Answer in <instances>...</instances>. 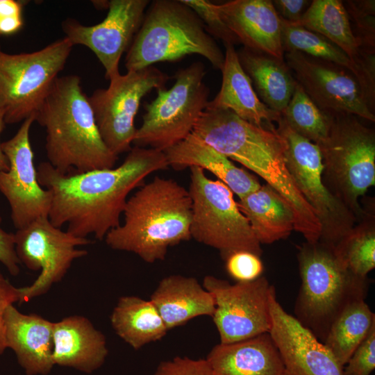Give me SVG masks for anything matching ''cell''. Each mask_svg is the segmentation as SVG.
Listing matches in <instances>:
<instances>
[{
  "mask_svg": "<svg viewBox=\"0 0 375 375\" xmlns=\"http://www.w3.org/2000/svg\"><path fill=\"white\" fill-rule=\"evenodd\" d=\"M181 1L195 12L213 38L221 40L224 46L240 44L235 35L220 18L215 3L206 0Z\"/></svg>",
  "mask_w": 375,
  "mask_h": 375,
  "instance_id": "34",
  "label": "cell"
},
{
  "mask_svg": "<svg viewBox=\"0 0 375 375\" xmlns=\"http://www.w3.org/2000/svg\"><path fill=\"white\" fill-rule=\"evenodd\" d=\"M375 324V315L365 300L349 304L331 324L323 342L344 366Z\"/></svg>",
  "mask_w": 375,
  "mask_h": 375,
  "instance_id": "30",
  "label": "cell"
},
{
  "mask_svg": "<svg viewBox=\"0 0 375 375\" xmlns=\"http://www.w3.org/2000/svg\"><path fill=\"white\" fill-rule=\"evenodd\" d=\"M170 77L150 66L111 78L109 86L88 97L100 135L115 155L128 152L137 128L134 120L141 100L152 90L165 88Z\"/></svg>",
  "mask_w": 375,
  "mask_h": 375,
  "instance_id": "11",
  "label": "cell"
},
{
  "mask_svg": "<svg viewBox=\"0 0 375 375\" xmlns=\"http://www.w3.org/2000/svg\"><path fill=\"white\" fill-rule=\"evenodd\" d=\"M32 116L24 122L17 133L1 144L9 169L0 171V192L7 199L14 226L22 228L40 217H49L52 196L39 183L30 130Z\"/></svg>",
  "mask_w": 375,
  "mask_h": 375,
  "instance_id": "15",
  "label": "cell"
},
{
  "mask_svg": "<svg viewBox=\"0 0 375 375\" xmlns=\"http://www.w3.org/2000/svg\"><path fill=\"white\" fill-rule=\"evenodd\" d=\"M14 235L20 263L31 270H40L31 285L19 288V303L47 293L53 284L62 279L74 260L88 254L87 251L77 247L91 243L88 238L76 237L55 226L49 217L38 218L17 229Z\"/></svg>",
  "mask_w": 375,
  "mask_h": 375,
  "instance_id": "12",
  "label": "cell"
},
{
  "mask_svg": "<svg viewBox=\"0 0 375 375\" xmlns=\"http://www.w3.org/2000/svg\"><path fill=\"white\" fill-rule=\"evenodd\" d=\"M190 169L191 238L217 249L224 260L238 251L260 256L261 244L240 210L233 192L219 180L206 176L201 168Z\"/></svg>",
  "mask_w": 375,
  "mask_h": 375,
  "instance_id": "8",
  "label": "cell"
},
{
  "mask_svg": "<svg viewBox=\"0 0 375 375\" xmlns=\"http://www.w3.org/2000/svg\"><path fill=\"white\" fill-rule=\"evenodd\" d=\"M205 76L204 65L195 62L176 72L171 88L158 90L145 106L134 146L164 151L191 134L208 102Z\"/></svg>",
  "mask_w": 375,
  "mask_h": 375,
  "instance_id": "7",
  "label": "cell"
},
{
  "mask_svg": "<svg viewBox=\"0 0 375 375\" xmlns=\"http://www.w3.org/2000/svg\"><path fill=\"white\" fill-rule=\"evenodd\" d=\"M163 151L134 146L121 165L111 169L64 174L49 162L39 164V183L52 196L49 215L56 227L67 225V231L101 240L118 226L129 194L144 184L151 174L167 169Z\"/></svg>",
  "mask_w": 375,
  "mask_h": 375,
  "instance_id": "1",
  "label": "cell"
},
{
  "mask_svg": "<svg viewBox=\"0 0 375 375\" xmlns=\"http://www.w3.org/2000/svg\"><path fill=\"white\" fill-rule=\"evenodd\" d=\"M237 53L260 100L269 109L281 114L297 84L285 60L244 47Z\"/></svg>",
  "mask_w": 375,
  "mask_h": 375,
  "instance_id": "26",
  "label": "cell"
},
{
  "mask_svg": "<svg viewBox=\"0 0 375 375\" xmlns=\"http://www.w3.org/2000/svg\"><path fill=\"white\" fill-rule=\"evenodd\" d=\"M202 285L215 299L212 317L219 343L236 342L269 332V299L273 285L265 276L231 284L208 275L203 278Z\"/></svg>",
  "mask_w": 375,
  "mask_h": 375,
  "instance_id": "13",
  "label": "cell"
},
{
  "mask_svg": "<svg viewBox=\"0 0 375 375\" xmlns=\"http://www.w3.org/2000/svg\"><path fill=\"white\" fill-rule=\"evenodd\" d=\"M19 302V288H16L0 272V356L6 347L5 313L7 308Z\"/></svg>",
  "mask_w": 375,
  "mask_h": 375,
  "instance_id": "39",
  "label": "cell"
},
{
  "mask_svg": "<svg viewBox=\"0 0 375 375\" xmlns=\"http://www.w3.org/2000/svg\"><path fill=\"white\" fill-rule=\"evenodd\" d=\"M6 344L26 375H47L55 366L53 322L35 314H24L13 305L5 313Z\"/></svg>",
  "mask_w": 375,
  "mask_h": 375,
  "instance_id": "19",
  "label": "cell"
},
{
  "mask_svg": "<svg viewBox=\"0 0 375 375\" xmlns=\"http://www.w3.org/2000/svg\"><path fill=\"white\" fill-rule=\"evenodd\" d=\"M1 223L0 217V262L11 275L17 276L21 263L15 251V235L4 231Z\"/></svg>",
  "mask_w": 375,
  "mask_h": 375,
  "instance_id": "40",
  "label": "cell"
},
{
  "mask_svg": "<svg viewBox=\"0 0 375 375\" xmlns=\"http://www.w3.org/2000/svg\"><path fill=\"white\" fill-rule=\"evenodd\" d=\"M301 286L294 317L324 342L338 315L351 303L365 300L371 280L349 270L335 246L318 240L298 248Z\"/></svg>",
  "mask_w": 375,
  "mask_h": 375,
  "instance_id": "4",
  "label": "cell"
},
{
  "mask_svg": "<svg viewBox=\"0 0 375 375\" xmlns=\"http://www.w3.org/2000/svg\"><path fill=\"white\" fill-rule=\"evenodd\" d=\"M215 8L243 47L284 59L281 19L272 1L233 0Z\"/></svg>",
  "mask_w": 375,
  "mask_h": 375,
  "instance_id": "18",
  "label": "cell"
},
{
  "mask_svg": "<svg viewBox=\"0 0 375 375\" xmlns=\"http://www.w3.org/2000/svg\"><path fill=\"white\" fill-rule=\"evenodd\" d=\"M55 365L90 374L101 367L108 356L105 335L86 317L71 315L53 322Z\"/></svg>",
  "mask_w": 375,
  "mask_h": 375,
  "instance_id": "21",
  "label": "cell"
},
{
  "mask_svg": "<svg viewBox=\"0 0 375 375\" xmlns=\"http://www.w3.org/2000/svg\"><path fill=\"white\" fill-rule=\"evenodd\" d=\"M110 322L116 334L135 350L161 340L168 331L153 303L135 296L119 299Z\"/></svg>",
  "mask_w": 375,
  "mask_h": 375,
  "instance_id": "28",
  "label": "cell"
},
{
  "mask_svg": "<svg viewBox=\"0 0 375 375\" xmlns=\"http://www.w3.org/2000/svg\"><path fill=\"white\" fill-rule=\"evenodd\" d=\"M280 19L284 53L299 51L348 69L358 81L370 107L374 110L375 92L369 88L361 69L351 61L344 51L322 35L281 17Z\"/></svg>",
  "mask_w": 375,
  "mask_h": 375,
  "instance_id": "29",
  "label": "cell"
},
{
  "mask_svg": "<svg viewBox=\"0 0 375 375\" xmlns=\"http://www.w3.org/2000/svg\"><path fill=\"white\" fill-rule=\"evenodd\" d=\"M281 117L294 132L317 145L326 139L331 124V115L321 110L298 83Z\"/></svg>",
  "mask_w": 375,
  "mask_h": 375,
  "instance_id": "32",
  "label": "cell"
},
{
  "mask_svg": "<svg viewBox=\"0 0 375 375\" xmlns=\"http://www.w3.org/2000/svg\"><path fill=\"white\" fill-rule=\"evenodd\" d=\"M6 124L3 114L0 111V138ZM1 144L2 142H1L0 139V171H8L9 169V164L6 156L2 150Z\"/></svg>",
  "mask_w": 375,
  "mask_h": 375,
  "instance_id": "42",
  "label": "cell"
},
{
  "mask_svg": "<svg viewBox=\"0 0 375 375\" xmlns=\"http://www.w3.org/2000/svg\"><path fill=\"white\" fill-rule=\"evenodd\" d=\"M153 375H212L206 359L176 356L162 361Z\"/></svg>",
  "mask_w": 375,
  "mask_h": 375,
  "instance_id": "37",
  "label": "cell"
},
{
  "mask_svg": "<svg viewBox=\"0 0 375 375\" xmlns=\"http://www.w3.org/2000/svg\"><path fill=\"white\" fill-rule=\"evenodd\" d=\"M149 300L168 331L197 317H212L215 310V299L210 292L194 277L178 274L161 279Z\"/></svg>",
  "mask_w": 375,
  "mask_h": 375,
  "instance_id": "25",
  "label": "cell"
},
{
  "mask_svg": "<svg viewBox=\"0 0 375 375\" xmlns=\"http://www.w3.org/2000/svg\"><path fill=\"white\" fill-rule=\"evenodd\" d=\"M269 335L285 375H344V367L323 342L280 304L273 286L269 299Z\"/></svg>",
  "mask_w": 375,
  "mask_h": 375,
  "instance_id": "17",
  "label": "cell"
},
{
  "mask_svg": "<svg viewBox=\"0 0 375 375\" xmlns=\"http://www.w3.org/2000/svg\"><path fill=\"white\" fill-rule=\"evenodd\" d=\"M148 0H110L106 17L99 24L87 26L74 19H67L62 28L72 45L90 49L105 69L108 80L119 74L122 56L127 51L140 29Z\"/></svg>",
  "mask_w": 375,
  "mask_h": 375,
  "instance_id": "16",
  "label": "cell"
},
{
  "mask_svg": "<svg viewBox=\"0 0 375 375\" xmlns=\"http://www.w3.org/2000/svg\"><path fill=\"white\" fill-rule=\"evenodd\" d=\"M237 203L260 244L285 239L294 230L290 207L267 184L240 198Z\"/></svg>",
  "mask_w": 375,
  "mask_h": 375,
  "instance_id": "27",
  "label": "cell"
},
{
  "mask_svg": "<svg viewBox=\"0 0 375 375\" xmlns=\"http://www.w3.org/2000/svg\"><path fill=\"white\" fill-rule=\"evenodd\" d=\"M225 49L221 88L215 98L208 101L206 108L230 110L258 126H276L274 124L281 114L272 110L260 100L251 79L241 66L234 46L226 45Z\"/></svg>",
  "mask_w": 375,
  "mask_h": 375,
  "instance_id": "23",
  "label": "cell"
},
{
  "mask_svg": "<svg viewBox=\"0 0 375 375\" xmlns=\"http://www.w3.org/2000/svg\"><path fill=\"white\" fill-rule=\"evenodd\" d=\"M317 146L326 187L359 221L365 212L359 199L375 185L374 130L356 115H331L328 136Z\"/></svg>",
  "mask_w": 375,
  "mask_h": 375,
  "instance_id": "6",
  "label": "cell"
},
{
  "mask_svg": "<svg viewBox=\"0 0 375 375\" xmlns=\"http://www.w3.org/2000/svg\"><path fill=\"white\" fill-rule=\"evenodd\" d=\"M206 360L212 375H285L281 357L269 333L236 342L219 343Z\"/></svg>",
  "mask_w": 375,
  "mask_h": 375,
  "instance_id": "22",
  "label": "cell"
},
{
  "mask_svg": "<svg viewBox=\"0 0 375 375\" xmlns=\"http://www.w3.org/2000/svg\"><path fill=\"white\" fill-rule=\"evenodd\" d=\"M335 251L354 274L367 277L375 267V215L365 210L362 217L335 246Z\"/></svg>",
  "mask_w": 375,
  "mask_h": 375,
  "instance_id": "31",
  "label": "cell"
},
{
  "mask_svg": "<svg viewBox=\"0 0 375 375\" xmlns=\"http://www.w3.org/2000/svg\"><path fill=\"white\" fill-rule=\"evenodd\" d=\"M284 60L297 83L324 112L351 114L375 122L374 110L350 71L299 51L284 53Z\"/></svg>",
  "mask_w": 375,
  "mask_h": 375,
  "instance_id": "14",
  "label": "cell"
},
{
  "mask_svg": "<svg viewBox=\"0 0 375 375\" xmlns=\"http://www.w3.org/2000/svg\"><path fill=\"white\" fill-rule=\"evenodd\" d=\"M163 152L169 167L175 169L199 167L208 170L239 199L261 185L256 177L237 167L231 160L193 133Z\"/></svg>",
  "mask_w": 375,
  "mask_h": 375,
  "instance_id": "24",
  "label": "cell"
},
{
  "mask_svg": "<svg viewBox=\"0 0 375 375\" xmlns=\"http://www.w3.org/2000/svg\"><path fill=\"white\" fill-rule=\"evenodd\" d=\"M72 47L64 37L33 52L8 53L0 49V111L6 124L35 117Z\"/></svg>",
  "mask_w": 375,
  "mask_h": 375,
  "instance_id": "9",
  "label": "cell"
},
{
  "mask_svg": "<svg viewBox=\"0 0 375 375\" xmlns=\"http://www.w3.org/2000/svg\"><path fill=\"white\" fill-rule=\"evenodd\" d=\"M24 5V1L0 0V38L14 35L21 30Z\"/></svg>",
  "mask_w": 375,
  "mask_h": 375,
  "instance_id": "38",
  "label": "cell"
},
{
  "mask_svg": "<svg viewBox=\"0 0 375 375\" xmlns=\"http://www.w3.org/2000/svg\"><path fill=\"white\" fill-rule=\"evenodd\" d=\"M344 5L349 20L354 24L353 33L363 49L375 53V1L350 0Z\"/></svg>",
  "mask_w": 375,
  "mask_h": 375,
  "instance_id": "33",
  "label": "cell"
},
{
  "mask_svg": "<svg viewBox=\"0 0 375 375\" xmlns=\"http://www.w3.org/2000/svg\"><path fill=\"white\" fill-rule=\"evenodd\" d=\"M294 24L322 35L344 51L361 69L371 90L375 91V53L363 49L353 31L343 1L313 0Z\"/></svg>",
  "mask_w": 375,
  "mask_h": 375,
  "instance_id": "20",
  "label": "cell"
},
{
  "mask_svg": "<svg viewBox=\"0 0 375 375\" xmlns=\"http://www.w3.org/2000/svg\"><path fill=\"white\" fill-rule=\"evenodd\" d=\"M272 2L278 16L290 23L297 22L311 3L308 0H274Z\"/></svg>",
  "mask_w": 375,
  "mask_h": 375,
  "instance_id": "41",
  "label": "cell"
},
{
  "mask_svg": "<svg viewBox=\"0 0 375 375\" xmlns=\"http://www.w3.org/2000/svg\"><path fill=\"white\" fill-rule=\"evenodd\" d=\"M124 222L105 237L114 250L134 253L148 263L165 260L168 249L189 240L192 199L172 178L154 177L127 201Z\"/></svg>",
  "mask_w": 375,
  "mask_h": 375,
  "instance_id": "3",
  "label": "cell"
},
{
  "mask_svg": "<svg viewBox=\"0 0 375 375\" xmlns=\"http://www.w3.org/2000/svg\"><path fill=\"white\" fill-rule=\"evenodd\" d=\"M127 50V71L144 69L158 62H172L197 54L221 70L224 53L195 13L181 0H155Z\"/></svg>",
  "mask_w": 375,
  "mask_h": 375,
  "instance_id": "5",
  "label": "cell"
},
{
  "mask_svg": "<svg viewBox=\"0 0 375 375\" xmlns=\"http://www.w3.org/2000/svg\"><path fill=\"white\" fill-rule=\"evenodd\" d=\"M276 124V130L285 142L287 167L320 223L319 240L335 246L358 221L326 187L319 147L294 132L281 116Z\"/></svg>",
  "mask_w": 375,
  "mask_h": 375,
  "instance_id": "10",
  "label": "cell"
},
{
  "mask_svg": "<svg viewBox=\"0 0 375 375\" xmlns=\"http://www.w3.org/2000/svg\"><path fill=\"white\" fill-rule=\"evenodd\" d=\"M35 121L45 129L47 162L60 173L115 167L118 156L108 149L100 135L78 76L56 79Z\"/></svg>",
  "mask_w": 375,
  "mask_h": 375,
  "instance_id": "2",
  "label": "cell"
},
{
  "mask_svg": "<svg viewBox=\"0 0 375 375\" xmlns=\"http://www.w3.org/2000/svg\"><path fill=\"white\" fill-rule=\"evenodd\" d=\"M226 260L228 274L237 282L251 281L261 276L263 264L260 256L247 251H238Z\"/></svg>",
  "mask_w": 375,
  "mask_h": 375,
  "instance_id": "35",
  "label": "cell"
},
{
  "mask_svg": "<svg viewBox=\"0 0 375 375\" xmlns=\"http://www.w3.org/2000/svg\"><path fill=\"white\" fill-rule=\"evenodd\" d=\"M375 368V324L344 366V375H370Z\"/></svg>",
  "mask_w": 375,
  "mask_h": 375,
  "instance_id": "36",
  "label": "cell"
}]
</instances>
